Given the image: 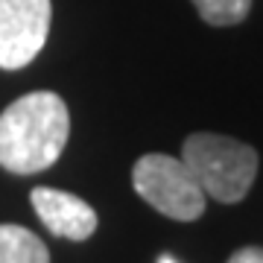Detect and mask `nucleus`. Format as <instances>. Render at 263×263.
<instances>
[{"instance_id": "obj_2", "label": "nucleus", "mask_w": 263, "mask_h": 263, "mask_svg": "<svg viewBox=\"0 0 263 263\" xmlns=\"http://www.w3.org/2000/svg\"><path fill=\"white\" fill-rule=\"evenodd\" d=\"M181 161L199 181L202 193L222 205L243 202L260 167V158L249 143L214 132L190 135L181 143Z\"/></svg>"}, {"instance_id": "obj_8", "label": "nucleus", "mask_w": 263, "mask_h": 263, "mask_svg": "<svg viewBox=\"0 0 263 263\" xmlns=\"http://www.w3.org/2000/svg\"><path fill=\"white\" fill-rule=\"evenodd\" d=\"M226 263H263V246H243Z\"/></svg>"}, {"instance_id": "obj_6", "label": "nucleus", "mask_w": 263, "mask_h": 263, "mask_svg": "<svg viewBox=\"0 0 263 263\" xmlns=\"http://www.w3.org/2000/svg\"><path fill=\"white\" fill-rule=\"evenodd\" d=\"M0 263H50L44 240L29 228L3 222L0 226Z\"/></svg>"}, {"instance_id": "obj_5", "label": "nucleus", "mask_w": 263, "mask_h": 263, "mask_svg": "<svg viewBox=\"0 0 263 263\" xmlns=\"http://www.w3.org/2000/svg\"><path fill=\"white\" fill-rule=\"evenodd\" d=\"M29 199H32V208H35L38 219L44 222V228H47L50 234L62 237V240L82 243L100 226L94 208L88 205L85 199L67 193V190L35 187Z\"/></svg>"}, {"instance_id": "obj_4", "label": "nucleus", "mask_w": 263, "mask_h": 263, "mask_svg": "<svg viewBox=\"0 0 263 263\" xmlns=\"http://www.w3.org/2000/svg\"><path fill=\"white\" fill-rule=\"evenodd\" d=\"M50 0H0V67L21 70L41 53L50 35Z\"/></svg>"}, {"instance_id": "obj_7", "label": "nucleus", "mask_w": 263, "mask_h": 263, "mask_svg": "<svg viewBox=\"0 0 263 263\" xmlns=\"http://www.w3.org/2000/svg\"><path fill=\"white\" fill-rule=\"evenodd\" d=\"M199 18L211 24V27H234L246 21L252 0H193Z\"/></svg>"}, {"instance_id": "obj_9", "label": "nucleus", "mask_w": 263, "mask_h": 263, "mask_svg": "<svg viewBox=\"0 0 263 263\" xmlns=\"http://www.w3.org/2000/svg\"><path fill=\"white\" fill-rule=\"evenodd\" d=\"M158 263H179V260H176V257H170V254H161Z\"/></svg>"}, {"instance_id": "obj_1", "label": "nucleus", "mask_w": 263, "mask_h": 263, "mask_svg": "<svg viewBox=\"0 0 263 263\" xmlns=\"http://www.w3.org/2000/svg\"><path fill=\"white\" fill-rule=\"evenodd\" d=\"M70 114L53 91H32L9 103L0 114V167L32 176L53 167L65 152Z\"/></svg>"}, {"instance_id": "obj_3", "label": "nucleus", "mask_w": 263, "mask_h": 263, "mask_svg": "<svg viewBox=\"0 0 263 263\" xmlns=\"http://www.w3.org/2000/svg\"><path fill=\"white\" fill-rule=\"evenodd\" d=\"M132 184L135 193L149 202L158 214L179 219V222H193L205 214L208 196L202 193L193 173L184 167L181 158L164 155V152H149L141 155L132 167Z\"/></svg>"}]
</instances>
